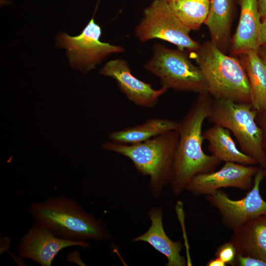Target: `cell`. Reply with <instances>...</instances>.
<instances>
[{"mask_svg":"<svg viewBox=\"0 0 266 266\" xmlns=\"http://www.w3.org/2000/svg\"><path fill=\"white\" fill-rule=\"evenodd\" d=\"M212 97L208 92L199 94L178 122V140L174 154L170 185L173 195H180L195 175L215 170L222 162L202 149V126L207 119Z\"/></svg>","mask_w":266,"mask_h":266,"instance_id":"cell-1","label":"cell"},{"mask_svg":"<svg viewBox=\"0 0 266 266\" xmlns=\"http://www.w3.org/2000/svg\"><path fill=\"white\" fill-rule=\"evenodd\" d=\"M34 223L60 237L74 241H109L112 235L105 225L76 201L54 196L30 205Z\"/></svg>","mask_w":266,"mask_h":266,"instance_id":"cell-2","label":"cell"},{"mask_svg":"<svg viewBox=\"0 0 266 266\" xmlns=\"http://www.w3.org/2000/svg\"><path fill=\"white\" fill-rule=\"evenodd\" d=\"M178 138L177 129L137 144L106 141L101 144V149L129 158L138 173L149 177L150 194L158 198L163 188L170 183Z\"/></svg>","mask_w":266,"mask_h":266,"instance_id":"cell-3","label":"cell"},{"mask_svg":"<svg viewBox=\"0 0 266 266\" xmlns=\"http://www.w3.org/2000/svg\"><path fill=\"white\" fill-rule=\"evenodd\" d=\"M193 53L213 98L251 103L250 85L240 60L226 55L211 41L203 42Z\"/></svg>","mask_w":266,"mask_h":266,"instance_id":"cell-4","label":"cell"},{"mask_svg":"<svg viewBox=\"0 0 266 266\" xmlns=\"http://www.w3.org/2000/svg\"><path fill=\"white\" fill-rule=\"evenodd\" d=\"M257 112L251 103L212 98L207 119L232 132L240 149L263 167L266 153L263 132L256 121Z\"/></svg>","mask_w":266,"mask_h":266,"instance_id":"cell-5","label":"cell"},{"mask_svg":"<svg viewBox=\"0 0 266 266\" xmlns=\"http://www.w3.org/2000/svg\"><path fill=\"white\" fill-rule=\"evenodd\" d=\"M144 67L160 79L162 86L199 94L208 92L202 71L190 61L184 50L168 48L157 43L153 46L152 56Z\"/></svg>","mask_w":266,"mask_h":266,"instance_id":"cell-6","label":"cell"},{"mask_svg":"<svg viewBox=\"0 0 266 266\" xmlns=\"http://www.w3.org/2000/svg\"><path fill=\"white\" fill-rule=\"evenodd\" d=\"M190 31L175 15L166 0H154L144 11L135 35L141 42L160 39L193 53L200 45L191 38Z\"/></svg>","mask_w":266,"mask_h":266,"instance_id":"cell-7","label":"cell"},{"mask_svg":"<svg viewBox=\"0 0 266 266\" xmlns=\"http://www.w3.org/2000/svg\"><path fill=\"white\" fill-rule=\"evenodd\" d=\"M101 34V28L93 17L77 36L60 33L57 46L67 50V57L72 67L86 73L111 54L124 51L121 46L101 42L99 40Z\"/></svg>","mask_w":266,"mask_h":266,"instance_id":"cell-8","label":"cell"},{"mask_svg":"<svg viewBox=\"0 0 266 266\" xmlns=\"http://www.w3.org/2000/svg\"><path fill=\"white\" fill-rule=\"evenodd\" d=\"M264 178L263 170L259 168L254 176L252 188L240 200H232L219 190L213 194L206 196L207 201L218 211L226 227L233 231L255 217L266 215V201L263 200L260 192Z\"/></svg>","mask_w":266,"mask_h":266,"instance_id":"cell-9","label":"cell"},{"mask_svg":"<svg viewBox=\"0 0 266 266\" xmlns=\"http://www.w3.org/2000/svg\"><path fill=\"white\" fill-rule=\"evenodd\" d=\"M259 168L254 165L226 162L217 171L195 175L188 182L185 190L194 196L212 195L226 187L249 190Z\"/></svg>","mask_w":266,"mask_h":266,"instance_id":"cell-10","label":"cell"},{"mask_svg":"<svg viewBox=\"0 0 266 266\" xmlns=\"http://www.w3.org/2000/svg\"><path fill=\"white\" fill-rule=\"evenodd\" d=\"M90 244L89 241L60 237L46 228L34 223L20 239L17 253L22 258L32 260L42 266H50L62 249L71 246L86 248Z\"/></svg>","mask_w":266,"mask_h":266,"instance_id":"cell-11","label":"cell"},{"mask_svg":"<svg viewBox=\"0 0 266 266\" xmlns=\"http://www.w3.org/2000/svg\"><path fill=\"white\" fill-rule=\"evenodd\" d=\"M100 73L114 79L126 97L134 104L145 108H152L157 104L160 98L168 89L165 86L156 90L150 84L135 77L127 63L118 59L107 62Z\"/></svg>","mask_w":266,"mask_h":266,"instance_id":"cell-12","label":"cell"},{"mask_svg":"<svg viewBox=\"0 0 266 266\" xmlns=\"http://www.w3.org/2000/svg\"><path fill=\"white\" fill-rule=\"evenodd\" d=\"M238 3L240 16L230 48L231 55L237 56L249 51L259 50L262 18L257 0H239Z\"/></svg>","mask_w":266,"mask_h":266,"instance_id":"cell-13","label":"cell"},{"mask_svg":"<svg viewBox=\"0 0 266 266\" xmlns=\"http://www.w3.org/2000/svg\"><path fill=\"white\" fill-rule=\"evenodd\" d=\"M151 225L146 232L132 239L133 242L148 243L167 259L166 266H185L187 262L180 255L182 244L180 241H173L166 234L163 225V211L154 206L148 211Z\"/></svg>","mask_w":266,"mask_h":266,"instance_id":"cell-14","label":"cell"},{"mask_svg":"<svg viewBox=\"0 0 266 266\" xmlns=\"http://www.w3.org/2000/svg\"><path fill=\"white\" fill-rule=\"evenodd\" d=\"M239 0H210L204 24L210 33L211 41L226 53L231 43V28Z\"/></svg>","mask_w":266,"mask_h":266,"instance_id":"cell-15","label":"cell"},{"mask_svg":"<svg viewBox=\"0 0 266 266\" xmlns=\"http://www.w3.org/2000/svg\"><path fill=\"white\" fill-rule=\"evenodd\" d=\"M230 241L237 254L266 262V215L255 217L233 231Z\"/></svg>","mask_w":266,"mask_h":266,"instance_id":"cell-16","label":"cell"},{"mask_svg":"<svg viewBox=\"0 0 266 266\" xmlns=\"http://www.w3.org/2000/svg\"><path fill=\"white\" fill-rule=\"evenodd\" d=\"M204 140L208 142V150L211 155L222 162L245 165H255L257 161L237 148L230 132L222 126L213 124L203 132Z\"/></svg>","mask_w":266,"mask_h":266,"instance_id":"cell-17","label":"cell"},{"mask_svg":"<svg viewBox=\"0 0 266 266\" xmlns=\"http://www.w3.org/2000/svg\"><path fill=\"white\" fill-rule=\"evenodd\" d=\"M178 122L162 118H153L142 124L127 127L109 133L111 142L126 144L141 143L164 133L176 130Z\"/></svg>","mask_w":266,"mask_h":266,"instance_id":"cell-18","label":"cell"},{"mask_svg":"<svg viewBox=\"0 0 266 266\" xmlns=\"http://www.w3.org/2000/svg\"><path fill=\"white\" fill-rule=\"evenodd\" d=\"M239 56L250 85L251 104L258 112L266 111V65L258 51H249Z\"/></svg>","mask_w":266,"mask_h":266,"instance_id":"cell-19","label":"cell"},{"mask_svg":"<svg viewBox=\"0 0 266 266\" xmlns=\"http://www.w3.org/2000/svg\"><path fill=\"white\" fill-rule=\"evenodd\" d=\"M177 18L191 30H198L208 15L210 0H166Z\"/></svg>","mask_w":266,"mask_h":266,"instance_id":"cell-20","label":"cell"},{"mask_svg":"<svg viewBox=\"0 0 266 266\" xmlns=\"http://www.w3.org/2000/svg\"><path fill=\"white\" fill-rule=\"evenodd\" d=\"M237 252L233 244L229 241L220 245L216 249L215 256L226 264L234 266Z\"/></svg>","mask_w":266,"mask_h":266,"instance_id":"cell-21","label":"cell"},{"mask_svg":"<svg viewBox=\"0 0 266 266\" xmlns=\"http://www.w3.org/2000/svg\"><path fill=\"white\" fill-rule=\"evenodd\" d=\"M234 266H266V262L252 257L237 254L235 258Z\"/></svg>","mask_w":266,"mask_h":266,"instance_id":"cell-22","label":"cell"},{"mask_svg":"<svg viewBox=\"0 0 266 266\" xmlns=\"http://www.w3.org/2000/svg\"><path fill=\"white\" fill-rule=\"evenodd\" d=\"M256 121L263 132L264 146L265 149H266V111L258 112Z\"/></svg>","mask_w":266,"mask_h":266,"instance_id":"cell-23","label":"cell"},{"mask_svg":"<svg viewBox=\"0 0 266 266\" xmlns=\"http://www.w3.org/2000/svg\"><path fill=\"white\" fill-rule=\"evenodd\" d=\"M259 43L261 46H266V16L262 18L259 30Z\"/></svg>","mask_w":266,"mask_h":266,"instance_id":"cell-24","label":"cell"},{"mask_svg":"<svg viewBox=\"0 0 266 266\" xmlns=\"http://www.w3.org/2000/svg\"><path fill=\"white\" fill-rule=\"evenodd\" d=\"M257 1L259 10L262 18L266 16V0H257Z\"/></svg>","mask_w":266,"mask_h":266,"instance_id":"cell-25","label":"cell"},{"mask_svg":"<svg viewBox=\"0 0 266 266\" xmlns=\"http://www.w3.org/2000/svg\"><path fill=\"white\" fill-rule=\"evenodd\" d=\"M207 266H226V264L218 258L209 260L206 265Z\"/></svg>","mask_w":266,"mask_h":266,"instance_id":"cell-26","label":"cell"},{"mask_svg":"<svg viewBox=\"0 0 266 266\" xmlns=\"http://www.w3.org/2000/svg\"><path fill=\"white\" fill-rule=\"evenodd\" d=\"M258 52L260 58L266 65V46H261Z\"/></svg>","mask_w":266,"mask_h":266,"instance_id":"cell-27","label":"cell"},{"mask_svg":"<svg viewBox=\"0 0 266 266\" xmlns=\"http://www.w3.org/2000/svg\"><path fill=\"white\" fill-rule=\"evenodd\" d=\"M265 150V153H266V157H265V165L264 167H263V172H264V178L266 179V149Z\"/></svg>","mask_w":266,"mask_h":266,"instance_id":"cell-28","label":"cell"},{"mask_svg":"<svg viewBox=\"0 0 266 266\" xmlns=\"http://www.w3.org/2000/svg\"></svg>","mask_w":266,"mask_h":266,"instance_id":"cell-29","label":"cell"}]
</instances>
